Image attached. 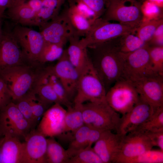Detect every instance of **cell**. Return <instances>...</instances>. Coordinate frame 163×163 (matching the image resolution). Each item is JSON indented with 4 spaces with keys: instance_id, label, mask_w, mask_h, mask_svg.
Masks as SVG:
<instances>
[{
    "instance_id": "cell-3",
    "label": "cell",
    "mask_w": 163,
    "mask_h": 163,
    "mask_svg": "<svg viewBox=\"0 0 163 163\" xmlns=\"http://www.w3.org/2000/svg\"><path fill=\"white\" fill-rule=\"evenodd\" d=\"M85 125L102 131L117 133L121 117L106 101L98 102H87L82 104Z\"/></svg>"
},
{
    "instance_id": "cell-14",
    "label": "cell",
    "mask_w": 163,
    "mask_h": 163,
    "mask_svg": "<svg viewBox=\"0 0 163 163\" xmlns=\"http://www.w3.org/2000/svg\"><path fill=\"white\" fill-rule=\"evenodd\" d=\"M37 130L32 129L24 138L21 163H46L47 139Z\"/></svg>"
},
{
    "instance_id": "cell-48",
    "label": "cell",
    "mask_w": 163,
    "mask_h": 163,
    "mask_svg": "<svg viewBox=\"0 0 163 163\" xmlns=\"http://www.w3.org/2000/svg\"><path fill=\"white\" fill-rule=\"evenodd\" d=\"M0 136H0V140L1 139V137H0Z\"/></svg>"
},
{
    "instance_id": "cell-32",
    "label": "cell",
    "mask_w": 163,
    "mask_h": 163,
    "mask_svg": "<svg viewBox=\"0 0 163 163\" xmlns=\"http://www.w3.org/2000/svg\"><path fill=\"white\" fill-rule=\"evenodd\" d=\"M163 151L147 150L134 157L123 161L122 163H163Z\"/></svg>"
},
{
    "instance_id": "cell-40",
    "label": "cell",
    "mask_w": 163,
    "mask_h": 163,
    "mask_svg": "<svg viewBox=\"0 0 163 163\" xmlns=\"http://www.w3.org/2000/svg\"><path fill=\"white\" fill-rule=\"evenodd\" d=\"M11 100V94L7 85L0 76V111Z\"/></svg>"
},
{
    "instance_id": "cell-20",
    "label": "cell",
    "mask_w": 163,
    "mask_h": 163,
    "mask_svg": "<svg viewBox=\"0 0 163 163\" xmlns=\"http://www.w3.org/2000/svg\"><path fill=\"white\" fill-rule=\"evenodd\" d=\"M9 18L21 25L37 26L36 12L27 5L26 0H13L7 9Z\"/></svg>"
},
{
    "instance_id": "cell-45",
    "label": "cell",
    "mask_w": 163,
    "mask_h": 163,
    "mask_svg": "<svg viewBox=\"0 0 163 163\" xmlns=\"http://www.w3.org/2000/svg\"><path fill=\"white\" fill-rule=\"evenodd\" d=\"M154 3L159 7H161L163 6V0H149Z\"/></svg>"
},
{
    "instance_id": "cell-6",
    "label": "cell",
    "mask_w": 163,
    "mask_h": 163,
    "mask_svg": "<svg viewBox=\"0 0 163 163\" xmlns=\"http://www.w3.org/2000/svg\"><path fill=\"white\" fill-rule=\"evenodd\" d=\"M137 29L120 23H110L101 18L97 19L88 32L79 40L83 48L107 42L128 33H134Z\"/></svg>"
},
{
    "instance_id": "cell-46",
    "label": "cell",
    "mask_w": 163,
    "mask_h": 163,
    "mask_svg": "<svg viewBox=\"0 0 163 163\" xmlns=\"http://www.w3.org/2000/svg\"><path fill=\"white\" fill-rule=\"evenodd\" d=\"M2 16L0 15V41L1 40V39L2 38L3 32L2 31Z\"/></svg>"
},
{
    "instance_id": "cell-41",
    "label": "cell",
    "mask_w": 163,
    "mask_h": 163,
    "mask_svg": "<svg viewBox=\"0 0 163 163\" xmlns=\"http://www.w3.org/2000/svg\"><path fill=\"white\" fill-rule=\"evenodd\" d=\"M163 23L157 28L148 43L149 46H163Z\"/></svg>"
},
{
    "instance_id": "cell-47",
    "label": "cell",
    "mask_w": 163,
    "mask_h": 163,
    "mask_svg": "<svg viewBox=\"0 0 163 163\" xmlns=\"http://www.w3.org/2000/svg\"><path fill=\"white\" fill-rule=\"evenodd\" d=\"M107 2H108V1L109 0H106Z\"/></svg>"
},
{
    "instance_id": "cell-31",
    "label": "cell",
    "mask_w": 163,
    "mask_h": 163,
    "mask_svg": "<svg viewBox=\"0 0 163 163\" xmlns=\"http://www.w3.org/2000/svg\"><path fill=\"white\" fill-rule=\"evenodd\" d=\"M64 45L45 42L38 59L42 63L58 60L62 55Z\"/></svg>"
},
{
    "instance_id": "cell-8",
    "label": "cell",
    "mask_w": 163,
    "mask_h": 163,
    "mask_svg": "<svg viewBox=\"0 0 163 163\" xmlns=\"http://www.w3.org/2000/svg\"><path fill=\"white\" fill-rule=\"evenodd\" d=\"M0 76L6 83L13 102L30 91L36 78L30 68L22 65L4 70Z\"/></svg>"
},
{
    "instance_id": "cell-25",
    "label": "cell",
    "mask_w": 163,
    "mask_h": 163,
    "mask_svg": "<svg viewBox=\"0 0 163 163\" xmlns=\"http://www.w3.org/2000/svg\"><path fill=\"white\" fill-rule=\"evenodd\" d=\"M90 129L91 127L84 125L72 133L73 136L66 150L70 158L81 150L90 147L88 144Z\"/></svg>"
},
{
    "instance_id": "cell-28",
    "label": "cell",
    "mask_w": 163,
    "mask_h": 163,
    "mask_svg": "<svg viewBox=\"0 0 163 163\" xmlns=\"http://www.w3.org/2000/svg\"><path fill=\"white\" fill-rule=\"evenodd\" d=\"M134 34L128 33L114 39L115 45L120 52L129 53L148 45Z\"/></svg>"
},
{
    "instance_id": "cell-1",
    "label": "cell",
    "mask_w": 163,
    "mask_h": 163,
    "mask_svg": "<svg viewBox=\"0 0 163 163\" xmlns=\"http://www.w3.org/2000/svg\"><path fill=\"white\" fill-rule=\"evenodd\" d=\"M86 48L92 64L107 92L121 78L123 63L121 53L114 39Z\"/></svg>"
},
{
    "instance_id": "cell-35",
    "label": "cell",
    "mask_w": 163,
    "mask_h": 163,
    "mask_svg": "<svg viewBox=\"0 0 163 163\" xmlns=\"http://www.w3.org/2000/svg\"><path fill=\"white\" fill-rule=\"evenodd\" d=\"M29 92L13 102L15 104L20 111L30 123L33 128L35 126L36 124L32 112L31 98Z\"/></svg>"
},
{
    "instance_id": "cell-16",
    "label": "cell",
    "mask_w": 163,
    "mask_h": 163,
    "mask_svg": "<svg viewBox=\"0 0 163 163\" xmlns=\"http://www.w3.org/2000/svg\"><path fill=\"white\" fill-rule=\"evenodd\" d=\"M66 111L61 104H53L43 114L37 130L46 137H54L63 134Z\"/></svg>"
},
{
    "instance_id": "cell-21",
    "label": "cell",
    "mask_w": 163,
    "mask_h": 163,
    "mask_svg": "<svg viewBox=\"0 0 163 163\" xmlns=\"http://www.w3.org/2000/svg\"><path fill=\"white\" fill-rule=\"evenodd\" d=\"M2 137L0 140V163H21L23 142L16 137Z\"/></svg>"
},
{
    "instance_id": "cell-42",
    "label": "cell",
    "mask_w": 163,
    "mask_h": 163,
    "mask_svg": "<svg viewBox=\"0 0 163 163\" xmlns=\"http://www.w3.org/2000/svg\"><path fill=\"white\" fill-rule=\"evenodd\" d=\"M43 6L59 13L62 6L67 0H41Z\"/></svg>"
},
{
    "instance_id": "cell-19",
    "label": "cell",
    "mask_w": 163,
    "mask_h": 163,
    "mask_svg": "<svg viewBox=\"0 0 163 163\" xmlns=\"http://www.w3.org/2000/svg\"><path fill=\"white\" fill-rule=\"evenodd\" d=\"M24 59L21 49L11 32L3 33L0 41V72L21 65Z\"/></svg>"
},
{
    "instance_id": "cell-10",
    "label": "cell",
    "mask_w": 163,
    "mask_h": 163,
    "mask_svg": "<svg viewBox=\"0 0 163 163\" xmlns=\"http://www.w3.org/2000/svg\"><path fill=\"white\" fill-rule=\"evenodd\" d=\"M11 32L24 59L30 62L38 61L45 42L40 32L26 26L17 25Z\"/></svg>"
},
{
    "instance_id": "cell-17",
    "label": "cell",
    "mask_w": 163,
    "mask_h": 163,
    "mask_svg": "<svg viewBox=\"0 0 163 163\" xmlns=\"http://www.w3.org/2000/svg\"><path fill=\"white\" fill-rule=\"evenodd\" d=\"M154 112L150 105L140 97L139 101L132 109L120 117L117 133L126 134L142 124Z\"/></svg>"
},
{
    "instance_id": "cell-18",
    "label": "cell",
    "mask_w": 163,
    "mask_h": 163,
    "mask_svg": "<svg viewBox=\"0 0 163 163\" xmlns=\"http://www.w3.org/2000/svg\"><path fill=\"white\" fill-rule=\"evenodd\" d=\"M124 135L104 131L99 139L94 143V150L103 163H114L120 152Z\"/></svg>"
},
{
    "instance_id": "cell-36",
    "label": "cell",
    "mask_w": 163,
    "mask_h": 163,
    "mask_svg": "<svg viewBox=\"0 0 163 163\" xmlns=\"http://www.w3.org/2000/svg\"><path fill=\"white\" fill-rule=\"evenodd\" d=\"M136 128L145 131L163 128V107L155 111L148 119Z\"/></svg>"
},
{
    "instance_id": "cell-13",
    "label": "cell",
    "mask_w": 163,
    "mask_h": 163,
    "mask_svg": "<svg viewBox=\"0 0 163 163\" xmlns=\"http://www.w3.org/2000/svg\"><path fill=\"white\" fill-rule=\"evenodd\" d=\"M131 83L140 97L150 105L154 111L163 107V76L145 78Z\"/></svg>"
},
{
    "instance_id": "cell-23",
    "label": "cell",
    "mask_w": 163,
    "mask_h": 163,
    "mask_svg": "<svg viewBox=\"0 0 163 163\" xmlns=\"http://www.w3.org/2000/svg\"><path fill=\"white\" fill-rule=\"evenodd\" d=\"M80 37L74 35L69 39V45L66 49L69 60L80 73L88 58L87 48H83L79 43Z\"/></svg>"
},
{
    "instance_id": "cell-29",
    "label": "cell",
    "mask_w": 163,
    "mask_h": 163,
    "mask_svg": "<svg viewBox=\"0 0 163 163\" xmlns=\"http://www.w3.org/2000/svg\"><path fill=\"white\" fill-rule=\"evenodd\" d=\"M45 72L48 82L58 97L61 105L67 108L73 106V104L69 99L63 86L50 68L47 69Z\"/></svg>"
},
{
    "instance_id": "cell-2",
    "label": "cell",
    "mask_w": 163,
    "mask_h": 163,
    "mask_svg": "<svg viewBox=\"0 0 163 163\" xmlns=\"http://www.w3.org/2000/svg\"><path fill=\"white\" fill-rule=\"evenodd\" d=\"M106 91L94 68L88 56L85 65L80 74L74 104L87 102H98L106 100Z\"/></svg>"
},
{
    "instance_id": "cell-15",
    "label": "cell",
    "mask_w": 163,
    "mask_h": 163,
    "mask_svg": "<svg viewBox=\"0 0 163 163\" xmlns=\"http://www.w3.org/2000/svg\"><path fill=\"white\" fill-rule=\"evenodd\" d=\"M45 42L64 45L73 33L63 11L40 28Z\"/></svg>"
},
{
    "instance_id": "cell-11",
    "label": "cell",
    "mask_w": 163,
    "mask_h": 163,
    "mask_svg": "<svg viewBox=\"0 0 163 163\" xmlns=\"http://www.w3.org/2000/svg\"><path fill=\"white\" fill-rule=\"evenodd\" d=\"M153 147L146 131L138 128L124 135L115 163L138 156Z\"/></svg>"
},
{
    "instance_id": "cell-33",
    "label": "cell",
    "mask_w": 163,
    "mask_h": 163,
    "mask_svg": "<svg viewBox=\"0 0 163 163\" xmlns=\"http://www.w3.org/2000/svg\"><path fill=\"white\" fill-rule=\"evenodd\" d=\"M68 163H103L92 147H87L69 158Z\"/></svg>"
},
{
    "instance_id": "cell-39",
    "label": "cell",
    "mask_w": 163,
    "mask_h": 163,
    "mask_svg": "<svg viewBox=\"0 0 163 163\" xmlns=\"http://www.w3.org/2000/svg\"><path fill=\"white\" fill-rule=\"evenodd\" d=\"M145 131L153 146H157L163 151V128Z\"/></svg>"
},
{
    "instance_id": "cell-4",
    "label": "cell",
    "mask_w": 163,
    "mask_h": 163,
    "mask_svg": "<svg viewBox=\"0 0 163 163\" xmlns=\"http://www.w3.org/2000/svg\"><path fill=\"white\" fill-rule=\"evenodd\" d=\"M142 5L138 0H109L101 18L137 29L143 21Z\"/></svg>"
},
{
    "instance_id": "cell-30",
    "label": "cell",
    "mask_w": 163,
    "mask_h": 163,
    "mask_svg": "<svg viewBox=\"0 0 163 163\" xmlns=\"http://www.w3.org/2000/svg\"><path fill=\"white\" fill-rule=\"evenodd\" d=\"M162 23V17L144 21L137 29L136 35L148 44L158 27Z\"/></svg>"
},
{
    "instance_id": "cell-12",
    "label": "cell",
    "mask_w": 163,
    "mask_h": 163,
    "mask_svg": "<svg viewBox=\"0 0 163 163\" xmlns=\"http://www.w3.org/2000/svg\"><path fill=\"white\" fill-rule=\"evenodd\" d=\"M62 84L71 101L75 96L80 74L70 62L66 49L53 66L50 67Z\"/></svg>"
},
{
    "instance_id": "cell-43",
    "label": "cell",
    "mask_w": 163,
    "mask_h": 163,
    "mask_svg": "<svg viewBox=\"0 0 163 163\" xmlns=\"http://www.w3.org/2000/svg\"><path fill=\"white\" fill-rule=\"evenodd\" d=\"M26 2L28 6L36 12L43 7L41 0H26Z\"/></svg>"
},
{
    "instance_id": "cell-37",
    "label": "cell",
    "mask_w": 163,
    "mask_h": 163,
    "mask_svg": "<svg viewBox=\"0 0 163 163\" xmlns=\"http://www.w3.org/2000/svg\"><path fill=\"white\" fill-rule=\"evenodd\" d=\"M31 106L33 117L35 124L40 118H42L49 106L40 100L31 91H30Z\"/></svg>"
},
{
    "instance_id": "cell-5",
    "label": "cell",
    "mask_w": 163,
    "mask_h": 163,
    "mask_svg": "<svg viewBox=\"0 0 163 163\" xmlns=\"http://www.w3.org/2000/svg\"><path fill=\"white\" fill-rule=\"evenodd\" d=\"M148 46L129 53L120 52L123 61L121 78L132 83L145 78L161 76L152 68Z\"/></svg>"
},
{
    "instance_id": "cell-9",
    "label": "cell",
    "mask_w": 163,
    "mask_h": 163,
    "mask_svg": "<svg viewBox=\"0 0 163 163\" xmlns=\"http://www.w3.org/2000/svg\"><path fill=\"white\" fill-rule=\"evenodd\" d=\"M32 127L18 108L11 101L0 111V136L25 138Z\"/></svg>"
},
{
    "instance_id": "cell-22",
    "label": "cell",
    "mask_w": 163,
    "mask_h": 163,
    "mask_svg": "<svg viewBox=\"0 0 163 163\" xmlns=\"http://www.w3.org/2000/svg\"><path fill=\"white\" fill-rule=\"evenodd\" d=\"M67 7L63 11L73 33V35L84 37L90 30L92 24L78 9L74 0H67Z\"/></svg>"
},
{
    "instance_id": "cell-7",
    "label": "cell",
    "mask_w": 163,
    "mask_h": 163,
    "mask_svg": "<svg viewBox=\"0 0 163 163\" xmlns=\"http://www.w3.org/2000/svg\"><path fill=\"white\" fill-rule=\"evenodd\" d=\"M139 97L131 83L121 78L106 92L105 100L114 110L123 115L132 109Z\"/></svg>"
},
{
    "instance_id": "cell-24",
    "label": "cell",
    "mask_w": 163,
    "mask_h": 163,
    "mask_svg": "<svg viewBox=\"0 0 163 163\" xmlns=\"http://www.w3.org/2000/svg\"><path fill=\"white\" fill-rule=\"evenodd\" d=\"M32 91L40 100L49 105L55 103L61 104L52 87L48 82L45 72L39 78L37 86Z\"/></svg>"
},
{
    "instance_id": "cell-27",
    "label": "cell",
    "mask_w": 163,
    "mask_h": 163,
    "mask_svg": "<svg viewBox=\"0 0 163 163\" xmlns=\"http://www.w3.org/2000/svg\"><path fill=\"white\" fill-rule=\"evenodd\" d=\"M82 104H73V106L67 108L64 119L63 133L70 132L73 133L85 125Z\"/></svg>"
},
{
    "instance_id": "cell-26",
    "label": "cell",
    "mask_w": 163,
    "mask_h": 163,
    "mask_svg": "<svg viewBox=\"0 0 163 163\" xmlns=\"http://www.w3.org/2000/svg\"><path fill=\"white\" fill-rule=\"evenodd\" d=\"M47 141L46 163H68L70 157L67 150L56 141L54 137H49Z\"/></svg>"
},
{
    "instance_id": "cell-38",
    "label": "cell",
    "mask_w": 163,
    "mask_h": 163,
    "mask_svg": "<svg viewBox=\"0 0 163 163\" xmlns=\"http://www.w3.org/2000/svg\"><path fill=\"white\" fill-rule=\"evenodd\" d=\"M85 5L95 14L97 18L104 14L107 6L106 0H75Z\"/></svg>"
},
{
    "instance_id": "cell-34",
    "label": "cell",
    "mask_w": 163,
    "mask_h": 163,
    "mask_svg": "<svg viewBox=\"0 0 163 163\" xmlns=\"http://www.w3.org/2000/svg\"><path fill=\"white\" fill-rule=\"evenodd\" d=\"M152 68L157 74L163 76V46H148Z\"/></svg>"
},
{
    "instance_id": "cell-44",
    "label": "cell",
    "mask_w": 163,
    "mask_h": 163,
    "mask_svg": "<svg viewBox=\"0 0 163 163\" xmlns=\"http://www.w3.org/2000/svg\"><path fill=\"white\" fill-rule=\"evenodd\" d=\"M13 0H0V15L2 16L6 9L9 7Z\"/></svg>"
}]
</instances>
